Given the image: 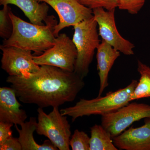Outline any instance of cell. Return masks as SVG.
Here are the masks:
<instances>
[{"label":"cell","mask_w":150,"mask_h":150,"mask_svg":"<svg viewBox=\"0 0 150 150\" xmlns=\"http://www.w3.org/2000/svg\"><path fill=\"white\" fill-rule=\"evenodd\" d=\"M118 7L132 15L137 14L144 5L145 0H117Z\"/></svg>","instance_id":"21"},{"label":"cell","mask_w":150,"mask_h":150,"mask_svg":"<svg viewBox=\"0 0 150 150\" xmlns=\"http://www.w3.org/2000/svg\"><path fill=\"white\" fill-rule=\"evenodd\" d=\"M3 6L0 11V36L4 40L8 39L12 34L13 25L10 16L11 9L8 5Z\"/></svg>","instance_id":"18"},{"label":"cell","mask_w":150,"mask_h":150,"mask_svg":"<svg viewBox=\"0 0 150 150\" xmlns=\"http://www.w3.org/2000/svg\"><path fill=\"white\" fill-rule=\"evenodd\" d=\"M1 150H22L18 138L12 137L0 144Z\"/></svg>","instance_id":"22"},{"label":"cell","mask_w":150,"mask_h":150,"mask_svg":"<svg viewBox=\"0 0 150 150\" xmlns=\"http://www.w3.org/2000/svg\"><path fill=\"white\" fill-rule=\"evenodd\" d=\"M96 50L97 69L100 79L98 96H101L109 85V73L115 60L120 56V52L103 40L100 42Z\"/></svg>","instance_id":"13"},{"label":"cell","mask_w":150,"mask_h":150,"mask_svg":"<svg viewBox=\"0 0 150 150\" xmlns=\"http://www.w3.org/2000/svg\"><path fill=\"white\" fill-rule=\"evenodd\" d=\"M6 82L22 102L42 108L72 102L85 86L83 79L74 72L48 65L40 66L35 73L9 76Z\"/></svg>","instance_id":"1"},{"label":"cell","mask_w":150,"mask_h":150,"mask_svg":"<svg viewBox=\"0 0 150 150\" xmlns=\"http://www.w3.org/2000/svg\"><path fill=\"white\" fill-rule=\"evenodd\" d=\"M137 70L141 77L131 95V101L150 97V67L139 60Z\"/></svg>","instance_id":"17"},{"label":"cell","mask_w":150,"mask_h":150,"mask_svg":"<svg viewBox=\"0 0 150 150\" xmlns=\"http://www.w3.org/2000/svg\"><path fill=\"white\" fill-rule=\"evenodd\" d=\"M37 124L36 118L31 117L29 121L25 122L20 125L21 129H18L17 125H15L22 150H58L49 140L44 141L42 144H39L35 142L33 133L36 131Z\"/></svg>","instance_id":"15"},{"label":"cell","mask_w":150,"mask_h":150,"mask_svg":"<svg viewBox=\"0 0 150 150\" xmlns=\"http://www.w3.org/2000/svg\"><path fill=\"white\" fill-rule=\"evenodd\" d=\"M89 150H117L110 133L102 125L95 124L91 128Z\"/></svg>","instance_id":"16"},{"label":"cell","mask_w":150,"mask_h":150,"mask_svg":"<svg viewBox=\"0 0 150 150\" xmlns=\"http://www.w3.org/2000/svg\"><path fill=\"white\" fill-rule=\"evenodd\" d=\"M92 10L98 27V33L102 40L124 55H134V44L123 38L117 30L115 22V10L107 11L103 8H98Z\"/></svg>","instance_id":"8"},{"label":"cell","mask_w":150,"mask_h":150,"mask_svg":"<svg viewBox=\"0 0 150 150\" xmlns=\"http://www.w3.org/2000/svg\"><path fill=\"white\" fill-rule=\"evenodd\" d=\"M79 2L92 10L103 8L106 10L112 11L118 7L117 0H79Z\"/></svg>","instance_id":"20"},{"label":"cell","mask_w":150,"mask_h":150,"mask_svg":"<svg viewBox=\"0 0 150 150\" xmlns=\"http://www.w3.org/2000/svg\"><path fill=\"white\" fill-rule=\"evenodd\" d=\"M45 2L56 11L59 21L54 28L56 37L65 28L75 24L93 16L92 10L81 4L79 0H37Z\"/></svg>","instance_id":"9"},{"label":"cell","mask_w":150,"mask_h":150,"mask_svg":"<svg viewBox=\"0 0 150 150\" xmlns=\"http://www.w3.org/2000/svg\"><path fill=\"white\" fill-rule=\"evenodd\" d=\"M73 26L72 40L77 51L74 72L83 79L88 74L95 51L100 43L98 24L93 16Z\"/></svg>","instance_id":"4"},{"label":"cell","mask_w":150,"mask_h":150,"mask_svg":"<svg viewBox=\"0 0 150 150\" xmlns=\"http://www.w3.org/2000/svg\"><path fill=\"white\" fill-rule=\"evenodd\" d=\"M13 4L18 7L29 19L30 23L44 25L48 18L49 7L45 2L40 4L37 0H0L1 5Z\"/></svg>","instance_id":"14"},{"label":"cell","mask_w":150,"mask_h":150,"mask_svg":"<svg viewBox=\"0 0 150 150\" xmlns=\"http://www.w3.org/2000/svg\"><path fill=\"white\" fill-rule=\"evenodd\" d=\"M77 57V51L72 40L66 33L59 34L54 46L33 60L39 66L48 65L74 72Z\"/></svg>","instance_id":"6"},{"label":"cell","mask_w":150,"mask_h":150,"mask_svg":"<svg viewBox=\"0 0 150 150\" xmlns=\"http://www.w3.org/2000/svg\"><path fill=\"white\" fill-rule=\"evenodd\" d=\"M17 98L11 87L0 88V122L20 126L25 122L27 114L24 110L21 109V104Z\"/></svg>","instance_id":"12"},{"label":"cell","mask_w":150,"mask_h":150,"mask_svg":"<svg viewBox=\"0 0 150 150\" xmlns=\"http://www.w3.org/2000/svg\"><path fill=\"white\" fill-rule=\"evenodd\" d=\"M138 81L133 80L124 88L110 92L105 96H98L93 99L81 98L74 106L60 110L62 115L71 117L73 122L79 117L91 115H101L115 112L131 102L130 98Z\"/></svg>","instance_id":"3"},{"label":"cell","mask_w":150,"mask_h":150,"mask_svg":"<svg viewBox=\"0 0 150 150\" xmlns=\"http://www.w3.org/2000/svg\"><path fill=\"white\" fill-rule=\"evenodd\" d=\"M141 127H131L112 138L115 146L125 150H150V118Z\"/></svg>","instance_id":"11"},{"label":"cell","mask_w":150,"mask_h":150,"mask_svg":"<svg viewBox=\"0 0 150 150\" xmlns=\"http://www.w3.org/2000/svg\"><path fill=\"white\" fill-rule=\"evenodd\" d=\"M90 138L83 131L76 129L70 140L73 150H89Z\"/></svg>","instance_id":"19"},{"label":"cell","mask_w":150,"mask_h":150,"mask_svg":"<svg viewBox=\"0 0 150 150\" xmlns=\"http://www.w3.org/2000/svg\"><path fill=\"white\" fill-rule=\"evenodd\" d=\"M12 123L0 122V144L13 137L11 130Z\"/></svg>","instance_id":"23"},{"label":"cell","mask_w":150,"mask_h":150,"mask_svg":"<svg viewBox=\"0 0 150 150\" xmlns=\"http://www.w3.org/2000/svg\"><path fill=\"white\" fill-rule=\"evenodd\" d=\"M10 16L13 23V32L10 38L4 40L2 46L26 49L39 56L54 46L56 38L54 28L58 23L54 16H48L44 25L24 21L12 11Z\"/></svg>","instance_id":"2"},{"label":"cell","mask_w":150,"mask_h":150,"mask_svg":"<svg viewBox=\"0 0 150 150\" xmlns=\"http://www.w3.org/2000/svg\"><path fill=\"white\" fill-rule=\"evenodd\" d=\"M148 118H150V105L133 102L115 112L102 115L101 125L110 133L112 139L134 122Z\"/></svg>","instance_id":"7"},{"label":"cell","mask_w":150,"mask_h":150,"mask_svg":"<svg viewBox=\"0 0 150 150\" xmlns=\"http://www.w3.org/2000/svg\"><path fill=\"white\" fill-rule=\"evenodd\" d=\"M2 51L1 63V68L9 76H21L24 74L36 72L40 66L33 60L32 51L15 47H4L1 45Z\"/></svg>","instance_id":"10"},{"label":"cell","mask_w":150,"mask_h":150,"mask_svg":"<svg viewBox=\"0 0 150 150\" xmlns=\"http://www.w3.org/2000/svg\"><path fill=\"white\" fill-rule=\"evenodd\" d=\"M53 108L47 114L38 108L36 133L47 137L58 149L69 150L71 132L67 115H62L59 107Z\"/></svg>","instance_id":"5"}]
</instances>
